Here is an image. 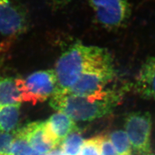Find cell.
Listing matches in <instances>:
<instances>
[{"label":"cell","instance_id":"1","mask_svg":"<svg viewBox=\"0 0 155 155\" xmlns=\"http://www.w3.org/2000/svg\"><path fill=\"white\" fill-rule=\"evenodd\" d=\"M121 98L119 92L111 89H104L87 96L56 90L50 98V105L74 121H91L110 114Z\"/></svg>","mask_w":155,"mask_h":155},{"label":"cell","instance_id":"2","mask_svg":"<svg viewBox=\"0 0 155 155\" xmlns=\"http://www.w3.org/2000/svg\"><path fill=\"white\" fill-rule=\"evenodd\" d=\"M113 59L106 48L75 43L70 45L58 59L55 69L58 91L67 92L80 77L91 68Z\"/></svg>","mask_w":155,"mask_h":155},{"label":"cell","instance_id":"3","mask_svg":"<svg viewBox=\"0 0 155 155\" xmlns=\"http://www.w3.org/2000/svg\"><path fill=\"white\" fill-rule=\"evenodd\" d=\"M15 82L22 102L33 105L51 98L58 89V81L54 70L34 72L25 78H16Z\"/></svg>","mask_w":155,"mask_h":155},{"label":"cell","instance_id":"4","mask_svg":"<svg viewBox=\"0 0 155 155\" xmlns=\"http://www.w3.org/2000/svg\"><path fill=\"white\" fill-rule=\"evenodd\" d=\"M124 127L137 155H154L151 145L152 119L148 111H133L125 118Z\"/></svg>","mask_w":155,"mask_h":155},{"label":"cell","instance_id":"5","mask_svg":"<svg viewBox=\"0 0 155 155\" xmlns=\"http://www.w3.org/2000/svg\"><path fill=\"white\" fill-rule=\"evenodd\" d=\"M95 16L107 29H118L126 24L131 15V6L127 0H89Z\"/></svg>","mask_w":155,"mask_h":155},{"label":"cell","instance_id":"6","mask_svg":"<svg viewBox=\"0 0 155 155\" xmlns=\"http://www.w3.org/2000/svg\"><path fill=\"white\" fill-rule=\"evenodd\" d=\"M115 76L113 59L106 61L85 72L67 92L69 94L87 96L105 89Z\"/></svg>","mask_w":155,"mask_h":155},{"label":"cell","instance_id":"7","mask_svg":"<svg viewBox=\"0 0 155 155\" xmlns=\"http://www.w3.org/2000/svg\"><path fill=\"white\" fill-rule=\"evenodd\" d=\"M28 27L27 13L16 0H0V35L13 38Z\"/></svg>","mask_w":155,"mask_h":155},{"label":"cell","instance_id":"8","mask_svg":"<svg viewBox=\"0 0 155 155\" xmlns=\"http://www.w3.org/2000/svg\"><path fill=\"white\" fill-rule=\"evenodd\" d=\"M77 130L75 121L60 111L52 114L44 125L45 139L54 149L60 146L68 135Z\"/></svg>","mask_w":155,"mask_h":155},{"label":"cell","instance_id":"9","mask_svg":"<svg viewBox=\"0 0 155 155\" xmlns=\"http://www.w3.org/2000/svg\"><path fill=\"white\" fill-rule=\"evenodd\" d=\"M133 89L140 97L155 101V55L149 57L141 65Z\"/></svg>","mask_w":155,"mask_h":155},{"label":"cell","instance_id":"10","mask_svg":"<svg viewBox=\"0 0 155 155\" xmlns=\"http://www.w3.org/2000/svg\"><path fill=\"white\" fill-rule=\"evenodd\" d=\"M45 122L30 123L16 130L17 134L27 140L33 150V152L48 155L54 148L45 140L44 134Z\"/></svg>","mask_w":155,"mask_h":155},{"label":"cell","instance_id":"11","mask_svg":"<svg viewBox=\"0 0 155 155\" xmlns=\"http://www.w3.org/2000/svg\"><path fill=\"white\" fill-rule=\"evenodd\" d=\"M21 102L15 79L2 75L0 71V106L17 105Z\"/></svg>","mask_w":155,"mask_h":155},{"label":"cell","instance_id":"12","mask_svg":"<svg viewBox=\"0 0 155 155\" xmlns=\"http://www.w3.org/2000/svg\"><path fill=\"white\" fill-rule=\"evenodd\" d=\"M20 105L0 106V132L16 130L19 122Z\"/></svg>","mask_w":155,"mask_h":155},{"label":"cell","instance_id":"13","mask_svg":"<svg viewBox=\"0 0 155 155\" xmlns=\"http://www.w3.org/2000/svg\"><path fill=\"white\" fill-rule=\"evenodd\" d=\"M109 137L117 155H133L131 144L124 130H114L109 135Z\"/></svg>","mask_w":155,"mask_h":155},{"label":"cell","instance_id":"14","mask_svg":"<svg viewBox=\"0 0 155 155\" xmlns=\"http://www.w3.org/2000/svg\"><path fill=\"white\" fill-rule=\"evenodd\" d=\"M84 140L79 130L70 133L60 145L64 155H79Z\"/></svg>","mask_w":155,"mask_h":155},{"label":"cell","instance_id":"15","mask_svg":"<svg viewBox=\"0 0 155 155\" xmlns=\"http://www.w3.org/2000/svg\"><path fill=\"white\" fill-rule=\"evenodd\" d=\"M104 135H98L84 140L79 155H100L102 141Z\"/></svg>","mask_w":155,"mask_h":155},{"label":"cell","instance_id":"16","mask_svg":"<svg viewBox=\"0 0 155 155\" xmlns=\"http://www.w3.org/2000/svg\"><path fill=\"white\" fill-rule=\"evenodd\" d=\"M15 138L12 146L11 150L8 155H31L33 150L27 140L18 135L15 131Z\"/></svg>","mask_w":155,"mask_h":155},{"label":"cell","instance_id":"17","mask_svg":"<svg viewBox=\"0 0 155 155\" xmlns=\"http://www.w3.org/2000/svg\"><path fill=\"white\" fill-rule=\"evenodd\" d=\"M15 131L0 132V155H8L9 153L15 138Z\"/></svg>","mask_w":155,"mask_h":155},{"label":"cell","instance_id":"18","mask_svg":"<svg viewBox=\"0 0 155 155\" xmlns=\"http://www.w3.org/2000/svg\"><path fill=\"white\" fill-rule=\"evenodd\" d=\"M100 155H117L109 136L105 135L102 141Z\"/></svg>","mask_w":155,"mask_h":155},{"label":"cell","instance_id":"19","mask_svg":"<svg viewBox=\"0 0 155 155\" xmlns=\"http://www.w3.org/2000/svg\"><path fill=\"white\" fill-rule=\"evenodd\" d=\"M48 2L50 4L56 7H61L62 6H65L69 3L71 0H45Z\"/></svg>","mask_w":155,"mask_h":155}]
</instances>
